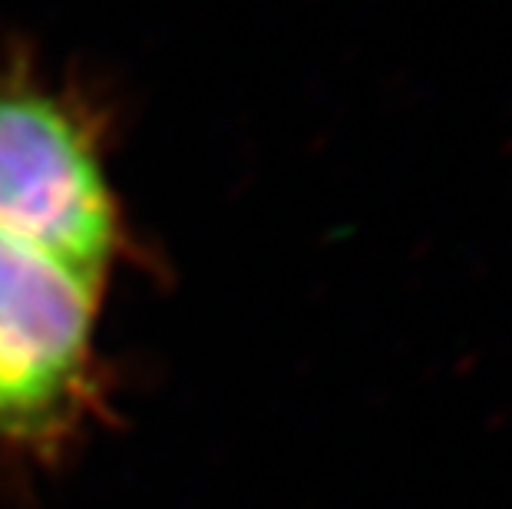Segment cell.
<instances>
[{"instance_id": "cell-1", "label": "cell", "mask_w": 512, "mask_h": 509, "mask_svg": "<svg viewBox=\"0 0 512 509\" xmlns=\"http://www.w3.org/2000/svg\"><path fill=\"white\" fill-rule=\"evenodd\" d=\"M0 235L103 285L133 255L100 113L17 43H0Z\"/></svg>"}, {"instance_id": "cell-2", "label": "cell", "mask_w": 512, "mask_h": 509, "mask_svg": "<svg viewBox=\"0 0 512 509\" xmlns=\"http://www.w3.org/2000/svg\"><path fill=\"white\" fill-rule=\"evenodd\" d=\"M103 281L0 235V467L67 460L110 410Z\"/></svg>"}]
</instances>
